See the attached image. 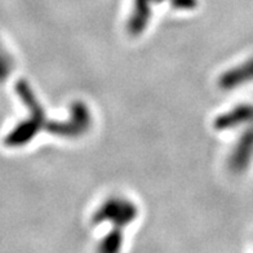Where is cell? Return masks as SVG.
<instances>
[{
	"mask_svg": "<svg viewBox=\"0 0 253 253\" xmlns=\"http://www.w3.org/2000/svg\"><path fill=\"white\" fill-rule=\"evenodd\" d=\"M17 90L22 96L26 105H29V107L31 109L33 119L18 124L14 128L13 132H10L5 137V143H7L8 146H21V145H25L26 142L31 141L34 134L37 133V128L39 126L40 122H42V110L39 109V105H38L35 97L31 93V90L27 87V84L25 82L18 83L17 84Z\"/></svg>",
	"mask_w": 253,
	"mask_h": 253,
	"instance_id": "obj_1",
	"label": "cell"
},
{
	"mask_svg": "<svg viewBox=\"0 0 253 253\" xmlns=\"http://www.w3.org/2000/svg\"><path fill=\"white\" fill-rule=\"evenodd\" d=\"M246 75L247 77H253V62L251 65V67H247V70L246 69H239L238 71L231 74L227 79H225L223 85L225 87H230V85H234V84H239L242 82H246L248 79V78H246Z\"/></svg>",
	"mask_w": 253,
	"mask_h": 253,
	"instance_id": "obj_2",
	"label": "cell"
},
{
	"mask_svg": "<svg viewBox=\"0 0 253 253\" xmlns=\"http://www.w3.org/2000/svg\"><path fill=\"white\" fill-rule=\"evenodd\" d=\"M12 69V60L7 54V52L0 47V82L7 79Z\"/></svg>",
	"mask_w": 253,
	"mask_h": 253,
	"instance_id": "obj_3",
	"label": "cell"
}]
</instances>
